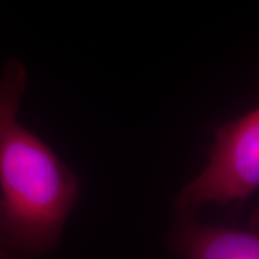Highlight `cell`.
<instances>
[{
  "mask_svg": "<svg viewBox=\"0 0 259 259\" xmlns=\"http://www.w3.org/2000/svg\"><path fill=\"white\" fill-rule=\"evenodd\" d=\"M81 194L79 177L35 133H0V259H44L58 248Z\"/></svg>",
  "mask_w": 259,
  "mask_h": 259,
  "instance_id": "1",
  "label": "cell"
},
{
  "mask_svg": "<svg viewBox=\"0 0 259 259\" xmlns=\"http://www.w3.org/2000/svg\"><path fill=\"white\" fill-rule=\"evenodd\" d=\"M207 164L175 197L176 218H196L206 204H242L259 187V108L214 130Z\"/></svg>",
  "mask_w": 259,
  "mask_h": 259,
  "instance_id": "2",
  "label": "cell"
},
{
  "mask_svg": "<svg viewBox=\"0 0 259 259\" xmlns=\"http://www.w3.org/2000/svg\"><path fill=\"white\" fill-rule=\"evenodd\" d=\"M170 246L183 259H259L258 223L241 228L176 218Z\"/></svg>",
  "mask_w": 259,
  "mask_h": 259,
  "instance_id": "3",
  "label": "cell"
},
{
  "mask_svg": "<svg viewBox=\"0 0 259 259\" xmlns=\"http://www.w3.org/2000/svg\"><path fill=\"white\" fill-rule=\"evenodd\" d=\"M28 87V69L20 61L10 59L0 72V133L16 120Z\"/></svg>",
  "mask_w": 259,
  "mask_h": 259,
  "instance_id": "4",
  "label": "cell"
}]
</instances>
